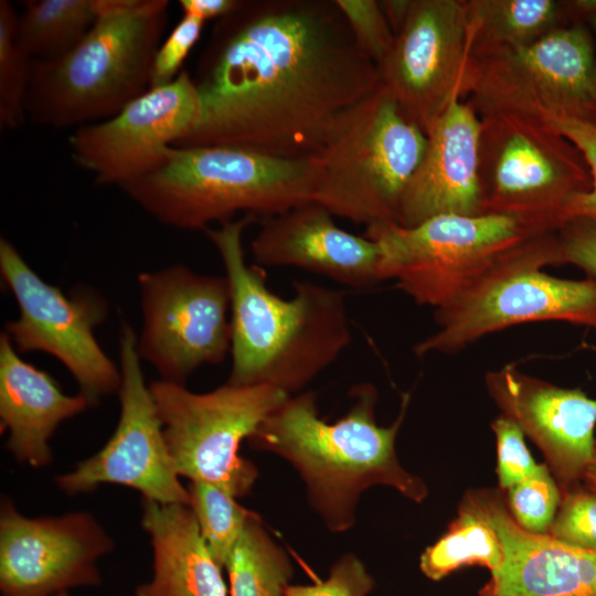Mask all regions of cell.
<instances>
[{
  "label": "cell",
  "instance_id": "f1b7e54d",
  "mask_svg": "<svg viewBox=\"0 0 596 596\" xmlns=\"http://www.w3.org/2000/svg\"><path fill=\"white\" fill-rule=\"evenodd\" d=\"M18 14L0 1V128L14 130L26 119L25 99L32 61L17 40Z\"/></svg>",
  "mask_w": 596,
  "mask_h": 596
},
{
  "label": "cell",
  "instance_id": "8992f818",
  "mask_svg": "<svg viewBox=\"0 0 596 596\" xmlns=\"http://www.w3.org/2000/svg\"><path fill=\"white\" fill-rule=\"evenodd\" d=\"M426 143V134L380 85L339 117L309 158L312 202L366 226L397 223Z\"/></svg>",
  "mask_w": 596,
  "mask_h": 596
},
{
  "label": "cell",
  "instance_id": "ffe728a7",
  "mask_svg": "<svg viewBox=\"0 0 596 596\" xmlns=\"http://www.w3.org/2000/svg\"><path fill=\"white\" fill-rule=\"evenodd\" d=\"M465 500L492 526L503 551L480 596H596L595 551L525 531L497 491L469 492Z\"/></svg>",
  "mask_w": 596,
  "mask_h": 596
},
{
  "label": "cell",
  "instance_id": "277c9868",
  "mask_svg": "<svg viewBox=\"0 0 596 596\" xmlns=\"http://www.w3.org/2000/svg\"><path fill=\"white\" fill-rule=\"evenodd\" d=\"M98 17L67 54L32 62L26 118L62 129L108 119L150 88L168 0H96Z\"/></svg>",
  "mask_w": 596,
  "mask_h": 596
},
{
  "label": "cell",
  "instance_id": "9a60e30c",
  "mask_svg": "<svg viewBox=\"0 0 596 596\" xmlns=\"http://www.w3.org/2000/svg\"><path fill=\"white\" fill-rule=\"evenodd\" d=\"M121 383L120 415L107 444L93 457L56 478L66 493L88 492L103 483L138 490L146 500L162 504L190 503L175 471L163 436L162 424L149 386H146L138 341L129 324L119 336Z\"/></svg>",
  "mask_w": 596,
  "mask_h": 596
},
{
  "label": "cell",
  "instance_id": "484cf974",
  "mask_svg": "<svg viewBox=\"0 0 596 596\" xmlns=\"http://www.w3.org/2000/svg\"><path fill=\"white\" fill-rule=\"evenodd\" d=\"M503 561L501 542L485 518L466 500L447 532L421 555L419 568L432 581H440L470 565L496 573Z\"/></svg>",
  "mask_w": 596,
  "mask_h": 596
},
{
  "label": "cell",
  "instance_id": "e575fe53",
  "mask_svg": "<svg viewBox=\"0 0 596 596\" xmlns=\"http://www.w3.org/2000/svg\"><path fill=\"white\" fill-rule=\"evenodd\" d=\"M204 22L188 15L175 24L159 45L152 62L151 87L173 82L182 72V65L200 40Z\"/></svg>",
  "mask_w": 596,
  "mask_h": 596
},
{
  "label": "cell",
  "instance_id": "83f0119b",
  "mask_svg": "<svg viewBox=\"0 0 596 596\" xmlns=\"http://www.w3.org/2000/svg\"><path fill=\"white\" fill-rule=\"evenodd\" d=\"M201 534L215 561L223 567L255 514L235 501L226 491L201 481L188 488Z\"/></svg>",
  "mask_w": 596,
  "mask_h": 596
},
{
  "label": "cell",
  "instance_id": "5b68a950",
  "mask_svg": "<svg viewBox=\"0 0 596 596\" xmlns=\"http://www.w3.org/2000/svg\"><path fill=\"white\" fill-rule=\"evenodd\" d=\"M308 159H284L233 146L171 147L152 171L121 184L162 224L205 230L244 212L273 216L312 201Z\"/></svg>",
  "mask_w": 596,
  "mask_h": 596
},
{
  "label": "cell",
  "instance_id": "7402d4cb",
  "mask_svg": "<svg viewBox=\"0 0 596 596\" xmlns=\"http://www.w3.org/2000/svg\"><path fill=\"white\" fill-rule=\"evenodd\" d=\"M89 405L83 395H65L45 372L23 361L9 337H0V417L8 449L33 467L52 459L49 439L64 419Z\"/></svg>",
  "mask_w": 596,
  "mask_h": 596
},
{
  "label": "cell",
  "instance_id": "9c48e42d",
  "mask_svg": "<svg viewBox=\"0 0 596 596\" xmlns=\"http://www.w3.org/2000/svg\"><path fill=\"white\" fill-rule=\"evenodd\" d=\"M563 263L557 233L529 240L453 305L435 310L439 329L417 342L414 353H454L489 333L534 321L596 328V279H564L542 270Z\"/></svg>",
  "mask_w": 596,
  "mask_h": 596
},
{
  "label": "cell",
  "instance_id": "ba28073f",
  "mask_svg": "<svg viewBox=\"0 0 596 596\" xmlns=\"http://www.w3.org/2000/svg\"><path fill=\"white\" fill-rule=\"evenodd\" d=\"M381 248L380 277L419 305H453L540 234L501 214L434 216L415 226H366Z\"/></svg>",
  "mask_w": 596,
  "mask_h": 596
},
{
  "label": "cell",
  "instance_id": "d4e9b609",
  "mask_svg": "<svg viewBox=\"0 0 596 596\" xmlns=\"http://www.w3.org/2000/svg\"><path fill=\"white\" fill-rule=\"evenodd\" d=\"M17 40L32 62H50L73 50L94 25L96 0H25Z\"/></svg>",
  "mask_w": 596,
  "mask_h": 596
},
{
  "label": "cell",
  "instance_id": "b9f144b4",
  "mask_svg": "<svg viewBox=\"0 0 596 596\" xmlns=\"http://www.w3.org/2000/svg\"><path fill=\"white\" fill-rule=\"evenodd\" d=\"M587 23H589L593 32L595 33L596 35V17L590 19ZM595 78H596V61H595Z\"/></svg>",
  "mask_w": 596,
  "mask_h": 596
},
{
  "label": "cell",
  "instance_id": "8fae6325",
  "mask_svg": "<svg viewBox=\"0 0 596 596\" xmlns=\"http://www.w3.org/2000/svg\"><path fill=\"white\" fill-rule=\"evenodd\" d=\"M596 44L586 24L522 47L471 55L467 94L478 115L511 111L596 126Z\"/></svg>",
  "mask_w": 596,
  "mask_h": 596
},
{
  "label": "cell",
  "instance_id": "4fadbf2b",
  "mask_svg": "<svg viewBox=\"0 0 596 596\" xmlns=\"http://www.w3.org/2000/svg\"><path fill=\"white\" fill-rule=\"evenodd\" d=\"M143 326L140 359L163 381L182 384L203 364L231 353V290L225 276L196 274L182 265L138 277Z\"/></svg>",
  "mask_w": 596,
  "mask_h": 596
},
{
  "label": "cell",
  "instance_id": "d6a6232c",
  "mask_svg": "<svg viewBox=\"0 0 596 596\" xmlns=\"http://www.w3.org/2000/svg\"><path fill=\"white\" fill-rule=\"evenodd\" d=\"M497 443V473L501 489H508L531 477L536 464L530 454L521 428L505 415H500L491 424Z\"/></svg>",
  "mask_w": 596,
  "mask_h": 596
},
{
  "label": "cell",
  "instance_id": "1f68e13d",
  "mask_svg": "<svg viewBox=\"0 0 596 596\" xmlns=\"http://www.w3.org/2000/svg\"><path fill=\"white\" fill-rule=\"evenodd\" d=\"M361 50L379 66L392 50L394 33L380 1L336 0Z\"/></svg>",
  "mask_w": 596,
  "mask_h": 596
},
{
  "label": "cell",
  "instance_id": "60d3db41",
  "mask_svg": "<svg viewBox=\"0 0 596 596\" xmlns=\"http://www.w3.org/2000/svg\"><path fill=\"white\" fill-rule=\"evenodd\" d=\"M582 481L584 482L585 489H587L588 491L593 493H596V438H595L593 454L585 468V471L582 477Z\"/></svg>",
  "mask_w": 596,
  "mask_h": 596
},
{
  "label": "cell",
  "instance_id": "5bb4252c",
  "mask_svg": "<svg viewBox=\"0 0 596 596\" xmlns=\"http://www.w3.org/2000/svg\"><path fill=\"white\" fill-rule=\"evenodd\" d=\"M472 36L466 0H411L380 85L426 134L455 99L467 94Z\"/></svg>",
  "mask_w": 596,
  "mask_h": 596
},
{
  "label": "cell",
  "instance_id": "4dcf8cb0",
  "mask_svg": "<svg viewBox=\"0 0 596 596\" xmlns=\"http://www.w3.org/2000/svg\"><path fill=\"white\" fill-rule=\"evenodd\" d=\"M546 534L570 546L596 552V493L578 487L562 493Z\"/></svg>",
  "mask_w": 596,
  "mask_h": 596
},
{
  "label": "cell",
  "instance_id": "7c38bea8",
  "mask_svg": "<svg viewBox=\"0 0 596 596\" xmlns=\"http://www.w3.org/2000/svg\"><path fill=\"white\" fill-rule=\"evenodd\" d=\"M0 270L12 291L19 318L6 324L17 351H43L60 360L76 380L89 405L118 391L121 373L98 344L94 329L106 316V305L92 291L66 296L45 283L17 248L0 240Z\"/></svg>",
  "mask_w": 596,
  "mask_h": 596
},
{
  "label": "cell",
  "instance_id": "52a82bcc",
  "mask_svg": "<svg viewBox=\"0 0 596 596\" xmlns=\"http://www.w3.org/2000/svg\"><path fill=\"white\" fill-rule=\"evenodd\" d=\"M480 214L514 217L557 233L570 202L592 189L581 150L550 124L519 113L480 114Z\"/></svg>",
  "mask_w": 596,
  "mask_h": 596
},
{
  "label": "cell",
  "instance_id": "7a4b0ae2",
  "mask_svg": "<svg viewBox=\"0 0 596 596\" xmlns=\"http://www.w3.org/2000/svg\"><path fill=\"white\" fill-rule=\"evenodd\" d=\"M245 215L204 232L217 249L231 290L232 369L227 383L299 392L351 342L347 292L294 281L289 299L274 294L262 268L245 260Z\"/></svg>",
  "mask_w": 596,
  "mask_h": 596
},
{
  "label": "cell",
  "instance_id": "836d02e7",
  "mask_svg": "<svg viewBox=\"0 0 596 596\" xmlns=\"http://www.w3.org/2000/svg\"><path fill=\"white\" fill-rule=\"evenodd\" d=\"M374 579L354 554L342 555L328 577L312 585H289L285 596H368Z\"/></svg>",
  "mask_w": 596,
  "mask_h": 596
},
{
  "label": "cell",
  "instance_id": "44dd1931",
  "mask_svg": "<svg viewBox=\"0 0 596 596\" xmlns=\"http://www.w3.org/2000/svg\"><path fill=\"white\" fill-rule=\"evenodd\" d=\"M481 119L455 99L426 132L422 161L401 200L397 224L415 226L444 214H480Z\"/></svg>",
  "mask_w": 596,
  "mask_h": 596
},
{
  "label": "cell",
  "instance_id": "f35d334b",
  "mask_svg": "<svg viewBox=\"0 0 596 596\" xmlns=\"http://www.w3.org/2000/svg\"><path fill=\"white\" fill-rule=\"evenodd\" d=\"M380 4L395 36L405 22L411 0H383Z\"/></svg>",
  "mask_w": 596,
  "mask_h": 596
},
{
  "label": "cell",
  "instance_id": "e0dca14e",
  "mask_svg": "<svg viewBox=\"0 0 596 596\" xmlns=\"http://www.w3.org/2000/svg\"><path fill=\"white\" fill-rule=\"evenodd\" d=\"M113 542L86 512L30 519L10 501L0 513V588L3 596H57L96 585V561Z\"/></svg>",
  "mask_w": 596,
  "mask_h": 596
},
{
  "label": "cell",
  "instance_id": "3957f363",
  "mask_svg": "<svg viewBox=\"0 0 596 596\" xmlns=\"http://www.w3.org/2000/svg\"><path fill=\"white\" fill-rule=\"evenodd\" d=\"M351 396L345 415L329 423L320 417L313 392L290 395L248 439L253 448L291 464L310 503L333 532L353 525L359 497L372 486L392 487L415 502L428 493L424 481L402 467L395 450L409 394L402 396L400 414L387 427L375 419L374 385L358 384Z\"/></svg>",
  "mask_w": 596,
  "mask_h": 596
},
{
  "label": "cell",
  "instance_id": "8d00e7d4",
  "mask_svg": "<svg viewBox=\"0 0 596 596\" xmlns=\"http://www.w3.org/2000/svg\"><path fill=\"white\" fill-rule=\"evenodd\" d=\"M557 236L564 263L578 266L596 279V221L573 219L557 232Z\"/></svg>",
  "mask_w": 596,
  "mask_h": 596
},
{
  "label": "cell",
  "instance_id": "6da1fadb",
  "mask_svg": "<svg viewBox=\"0 0 596 596\" xmlns=\"http://www.w3.org/2000/svg\"><path fill=\"white\" fill-rule=\"evenodd\" d=\"M192 76L200 118L175 147L316 153L339 117L380 86L336 0H240Z\"/></svg>",
  "mask_w": 596,
  "mask_h": 596
},
{
  "label": "cell",
  "instance_id": "30bf717a",
  "mask_svg": "<svg viewBox=\"0 0 596 596\" xmlns=\"http://www.w3.org/2000/svg\"><path fill=\"white\" fill-rule=\"evenodd\" d=\"M149 389L178 475L235 498L247 494L258 472L238 454L240 445L290 395L270 385L230 383L193 393L163 380Z\"/></svg>",
  "mask_w": 596,
  "mask_h": 596
},
{
  "label": "cell",
  "instance_id": "4316f807",
  "mask_svg": "<svg viewBox=\"0 0 596 596\" xmlns=\"http://www.w3.org/2000/svg\"><path fill=\"white\" fill-rule=\"evenodd\" d=\"M224 567L230 596H285L292 578L291 562L254 514Z\"/></svg>",
  "mask_w": 596,
  "mask_h": 596
},
{
  "label": "cell",
  "instance_id": "603a6c76",
  "mask_svg": "<svg viewBox=\"0 0 596 596\" xmlns=\"http://www.w3.org/2000/svg\"><path fill=\"white\" fill-rule=\"evenodd\" d=\"M142 525L151 536L153 578L136 596H227L222 566L188 504L143 499Z\"/></svg>",
  "mask_w": 596,
  "mask_h": 596
},
{
  "label": "cell",
  "instance_id": "ac0fdd59",
  "mask_svg": "<svg viewBox=\"0 0 596 596\" xmlns=\"http://www.w3.org/2000/svg\"><path fill=\"white\" fill-rule=\"evenodd\" d=\"M487 391L541 449L564 493L576 488L592 457L596 398L526 375L512 365L486 374Z\"/></svg>",
  "mask_w": 596,
  "mask_h": 596
},
{
  "label": "cell",
  "instance_id": "7bdbcfd3",
  "mask_svg": "<svg viewBox=\"0 0 596 596\" xmlns=\"http://www.w3.org/2000/svg\"><path fill=\"white\" fill-rule=\"evenodd\" d=\"M57 596H68L66 592L58 594Z\"/></svg>",
  "mask_w": 596,
  "mask_h": 596
},
{
  "label": "cell",
  "instance_id": "f546056e",
  "mask_svg": "<svg viewBox=\"0 0 596 596\" xmlns=\"http://www.w3.org/2000/svg\"><path fill=\"white\" fill-rule=\"evenodd\" d=\"M561 489L546 465L507 489L508 510L525 531L546 534L560 507Z\"/></svg>",
  "mask_w": 596,
  "mask_h": 596
},
{
  "label": "cell",
  "instance_id": "ab89813d",
  "mask_svg": "<svg viewBox=\"0 0 596 596\" xmlns=\"http://www.w3.org/2000/svg\"><path fill=\"white\" fill-rule=\"evenodd\" d=\"M564 4L571 24H585L596 17V0H565Z\"/></svg>",
  "mask_w": 596,
  "mask_h": 596
},
{
  "label": "cell",
  "instance_id": "74e56055",
  "mask_svg": "<svg viewBox=\"0 0 596 596\" xmlns=\"http://www.w3.org/2000/svg\"><path fill=\"white\" fill-rule=\"evenodd\" d=\"M240 0H180L179 7L183 15L195 18L202 22L220 20L230 14Z\"/></svg>",
  "mask_w": 596,
  "mask_h": 596
},
{
  "label": "cell",
  "instance_id": "cb8c5ba5",
  "mask_svg": "<svg viewBox=\"0 0 596 596\" xmlns=\"http://www.w3.org/2000/svg\"><path fill=\"white\" fill-rule=\"evenodd\" d=\"M472 36L471 55L531 45L572 25L564 1L466 0Z\"/></svg>",
  "mask_w": 596,
  "mask_h": 596
},
{
  "label": "cell",
  "instance_id": "2e32d148",
  "mask_svg": "<svg viewBox=\"0 0 596 596\" xmlns=\"http://www.w3.org/2000/svg\"><path fill=\"white\" fill-rule=\"evenodd\" d=\"M200 118L192 76L151 87L113 117L77 127L68 137L74 162L97 184H121L156 169Z\"/></svg>",
  "mask_w": 596,
  "mask_h": 596
},
{
  "label": "cell",
  "instance_id": "d6986e66",
  "mask_svg": "<svg viewBox=\"0 0 596 596\" xmlns=\"http://www.w3.org/2000/svg\"><path fill=\"white\" fill-rule=\"evenodd\" d=\"M258 222L260 227L251 248L259 266L297 267L354 289H368L382 281L379 244L342 230L333 215L316 202Z\"/></svg>",
  "mask_w": 596,
  "mask_h": 596
},
{
  "label": "cell",
  "instance_id": "d590c367",
  "mask_svg": "<svg viewBox=\"0 0 596 596\" xmlns=\"http://www.w3.org/2000/svg\"><path fill=\"white\" fill-rule=\"evenodd\" d=\"M545 123L557 129L581 150L592 174V189L570 202L566 209L567 222L581 217L596 221V126L564 118Z\"/></svg>",
  "mask_w": 596,
  "mask_h": 596
}]
</instances>
